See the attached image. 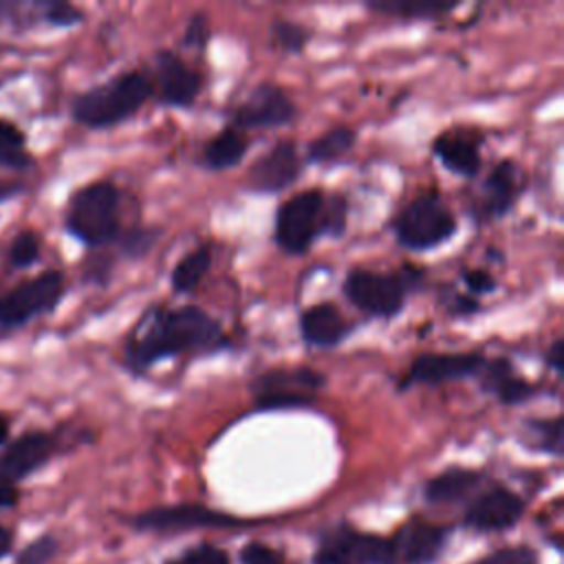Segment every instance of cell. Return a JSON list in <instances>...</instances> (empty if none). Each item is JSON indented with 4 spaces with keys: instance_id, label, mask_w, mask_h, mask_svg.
<instances>
[{
    "instance_id": "44dd1931",
    "label": "cell",
    "mask_w": 564,
    "mask_h": 564,
    "mask_svg": "<svg viewBox=\"0 0 564 564\" xmlns=\"http://www.w3.org/2000/svg\"><path fill=\"white\" fill-rule=\"evenodd\" d=\"M392 542L394 555L403 557L410 564H427L436 557L445 542V529L427 524L423 520L408 522Z\"/></svg>"
},
{
    "instance_id": "e575fe53",
    "label": "cell",
    "mask_w": 564,
    "mask_h": 564,
    "mask_svg": "<svg viewBox=\"0 0 564 564\" xmlns=\"http://www.w3.org/2000/svg\"><path fill=\"white\" fill-rule=\"evenodd\" d=\"M42 20L55 26H73L82 22V11L66 2H46L42 4Z\"/></svg>"
},
{
    "instance_id": "4dcf8cb0",
    "label": "cell",
    "mask_w": 564,
    "mask_h": 564,
    "mask_svg": "<svg viewBox=\"0 0 564 564\" xmlns=\"http://www.w3.org/2000/svg\"><path fill=\"white\" fill-rule=\"evenodd\" d=\"M59 544L53 535L44 533L37 535L35 540H31L26 546H22L15 555V564H46L55 557Z\"/></svg>"
},
{
    "instance_id": "f35d334b",
    "label": "cell",
    "mask_w": 564,
    "mask_h": 564,
    "mask_svg": "<svg viewBox=\"0 0 564 564\" xmlns=\"http://www.w3.org/2000/svg\"><path fill=\"white\" fill-rule=\"evenodd\" d=\"M240 562L242 564H282L280 555L273 549H269L264 544H258V542H251V544L242 546Z\"/></svg>"
},
{
    "instance_id": "ac0fdd59",
    "label": "cell",
    "mask_w": 564,
    "mask_h": 564,
    "mask_svg": "<svg viewBox=\"0 0 564 564\" xmlns=\"http://www.w3.org/2000/svg\"><path fill=\"white\" fill-rule=\"evenodd\" d=\"M480 143L482 141L476 132L452 128L432 141V152L447 172L463 178H474L482 167Z\"/></svg>"
},
{
    "instance_id": "8d00e7d4",
    "label": "cell",
    "mask_w": 564,
    "mask_h": 564,
    "mask_svg": "<svg viewBox=\"0 0 564 564\" xmlns=\"http://www.w3.org/2000/svg\"><path fill=\"white\" fill-rule=\"evenodd\" d=\"M478 564H538V557L531 549L516 546V549H502L487 557H482Z\"/></svg>"
},
{
    "instance_id": "8fae6325",
    "label": "cell",
    "mask_w": 564,
    "mask_h": 564,
    "mask_svg": "<svg viewBox=\"0 0 564 564\" xmlns=\"http://www.w3.org/2000/svg\"><path fill=\"white\" fill-rule=\"evenodd\" d=\"M482 352H423L419 355L403 379L399 381V390H410L414 386H441L447 381H460L469 377H478L482 364Z\"/></svg>"
},
{
    "instance_id": "60d3db41",
    "label": "cell",
    "mask_w": 564,
    "mask_h": 564,
    "mask_svg": "<svg viewBox=\"0 0 564 564\" xmlns=\"http://www.w3.org/2000/svg\"><path fill=\"white\" fill-rule=\"evenodd\" d=\"M24 134L9 121L0 119V145H11V148H22Z\"/></svg>"
},
{
    "instance_id": "7bdbcfd3",
    "label": "cell",
    "mask_w": 564,
    "mask_h": 564,
    "mask_svg": "<svg viewBox=\"0 0 564 564\" xmlns=\"http://www.w3.org/2000/svg\"><path fill=\"white\" fill-rule=\"evenodd\" d=\"M13 540H15L13 531L9 527L0 524V560H4L7 555L13 553Z\"/></svg>"
},
{
    "instance_id": "d4e9b609",
    "label": "cell",
    "mask_w": 564,
    "mask_h": 564,
    "mask_svg": "<svg viewBox=\"0 0 564 564\" xmlns=\"http://www.w3.org/2000/svg\"><path fill=\"white\" fill-rule=\"evenodd\" d=\"M209 267H212V249L207 245H200L187 251L170 273L172 291L178 295L192 293L200 284V280L207 275Z\"/></svg>"
},
{
    "instance_id": "ee69618b",
    "label": "cell",
    "mask_w": 564,
    "mask_h": 564,
    "mask_svg": "<svg viewBox=\"0 0 564 564\" xmlns=\"http://www.w3.org/2000/svg\"><path fill=\"white\" fill-rule=\"evenodd\" d=\"M7 436H9V421L0 414V445L7 441Z\"/></svg>"
},
{
    "instance_id": "2e32d148",
    "label": "cell",
    "mask_w": 564,
    "mask_h": 564,
    "mask_svg": "<svg viewBox=\"0 0 564 564\" xmlns=\"http://www.w3.org/2000/svg\"><path fill=\"white\" fill-rule=\"evenodd\" d=\"M522 513L524 502L518 494L505 487H491L467 507L465 524L476 531H502L513 527Z\"/></svg>"
},
{
    "instance_id": "7c38bea8",
    "label": "cell",
    "mask_w": 564,
    "mask_h": 564,
    "mask_svg": "<svg viewBox=\"0 0 564 564\" xmlns=\"http://www.w3.org/2000/svg\"><path fill=\"white\" fill-rule=\"evenodd\" d=\"M150 82L159 101L170 108H189L203 90L200 73L174 51H159L154 55V75Z\"/></svg>"
},
{
    "instance_id": "4fadbf2b",
    "label": "cell",
    "mask_w": 564,
    "mask_h": 564,
    "mask_svg": "<svg viewBox=\"0 0 564 564\" xmlns=\"http://www.w3.org/2000/svg\"><path fill=\"white\" fill-rule=\"evenodd\" d=\"M304 161L293 141H278L247 170V187L256 194H280L302 174Z\"/></svg>"
},
{
    "instance_id": "f1b7e54d",
    "label": "cell",
    "mask_w": 564,
    "mask_h": 564,
    "mask_svg": "<svg viewBox=\"0 0 564 564\" xmlns=\"http://www.w3.org/2000/svg\"><path fill=\"white\" fill-rule=\"evenodd\" d=\"M271 40L278 46V51H282L286 55H300L306 48V44L311 40V33H308L306 26H302L293 20L278 18L271 24Z\"/></svg>"
},
{
    "instance_id": "5b68a950",
    "label": "cell",
    "mask_w": 564,
    "mask_h": 564,
    "mask_svg": "<svg viewBox=\"0 0 564 564\" xmlns=\"http://www.w3.org/2000/svg\"><path fill=\"white\" fill-rule=\"evenodd\" d=\"M390 227L403 249L430 251L456 234V216L438 194L425 192L408 200Z\"/></svg>"
},
{
    "instance_id": "8992f818",
    "label": "cell",
    "mask_w": 564,
    "mask_h": 564,
    "mask_svg": "<svg viewBox=\"0 0 564 564\" xmlns=\"http://www.w3.org/2000/svg\"><path fill=\"white\" fill-rule=\"evenodd\" d=\"M324 386L326 377L319 370L308 366H293L260 372L251 381L249 390L253 394V408L258 412H278L311 408Z\"/></svg>"
},
{
    "instance_id": "ba28073f",
    "label": "cell",
    "mask_w": 564,
    "mask_h": 564,
    "mask_svg": "<svg viewBox=\"0 0 564 564\" xmlns=\"http://www.w3.org/2000/svg\"><path fill=\"white\" fill-rule=\"evenodd\" d=\"M394 549L390 540L361 533L348 524H339L322 535L315 551V564H390Z\"/></svg>"
},
{
    "instance_id": "52a82bcc",
    "label": "cell",
    "mask_w": 564,
    "mask_h": 564,
    "mask_svg": "<svg viewBox=\"0 0 564 564\" xmlns=\"http://www.w3.org/2000/svg\"><path fill=\"white\" fill-rule=\"evenodd\" d=\"M324 205L326 194L317 187L286 198L275 212L273 240L278 249L289 256L306 253L315 238L324 236Z\"/></svg>"
},
{
    "instance_id": "6da1fadb",
    "label": "cell",
    "mask_w": 564,
    "mask_h": 564,
    "mask_svg": "<svg viewBox=\"0 0 564 564\" xmlns=\"http://www.w3.org/2000/svg\"><path fill=\"white\" fill-rule=\"evenodd\" d=\"M229 346L223 324L196 304L181 306H150L130 330L123 359L132 372H145L148 368L178 357L216 352Z\"/></svg>"
},
{
    "instance_id": "e0dca14e",
    "label": "cell",
    "mask_w": 564,
    "mask_h": 564,
    "mask_svg": "<svg viewBox=\"0 0 564 564\" xmlns=\"http://www.w3.org/2000/svg\"><path fill=\"white\" fill-rule=\"evenodd\" d=\"M520 192H522V174L516 161L511 159L498 161L487 174V178L482 181L478 214L482 218H494V220L507 216L516 205Z\"/></svg>"
},
{
    "instance_id": "b9f144b4",
    "label": "cell",
    "mask_w": 564,
    "mask_h": 564,
    "mask_svg": "<svg viewBox=\"0 0 564 564\" xmlns=\"http://www.w3.org/2000/svg\"><path fill=\"white\" fill-rule=\"evenodd\" d=\"M18 502V489L15 485L0 478V509H9Z\"/></svg>"
},
{
    "instance_id": "ffe728a7",
    "label": "cell",
    "mask_w": 564,
    "mask_h": 564,
    "mask_svg": "<svg viewBox=\"0 0 564 564\" xmlns=\"http://www.w3.org/2000/svg\"><path fill=\"white\" fill-rule=\"evenodd\" d=\"M350 322L333 302H319L302 311L300 337L313 348H335L350 335Z\"/></svg>"
},
{
    "instance_id": "cb8c5ba5",
    "label": "cell",
    "mask_w": 564,
    "mask_h": 564,
    "mask_svg": "<svg viewBox=\"0 0 564 564\" xmlns=\"http://www.w3.org/2000/svg\"><path fill=\"white\" fill-rule=\"evenodd\" d=\"M366 7L375 13L401 20H438L454 11L458 2L438 0H372Z\"/></svg>"
},
{
    "instance_id": "74e56055",
    "label": "cell",
    "mask_w": 564,
    "mask_h": 564,
    "mask_svg": "<svg viewBox=\"0 0 564 564\" xmlns=\"http://www.w3.org/2000/svg\"><path fill=\"white\" fill-rule=\"evenodd\" d=\"M463 282L469 289V293L476 295V297L485 295V293H491L498 286L496 278L487 269H465L463 271Z\"/></svg>"
},
{
    "instance_id": "d6a6232c",
    "label": "cell",
    "mask_w": 564,
    "mask_h": 564,
    "mask_svg": "<svg viewBox=\"0 0 564 564\" xmlns=\"http://www.w3.org/2000/svg\"><path fill=\"white\" fill-rule=\"evenodd\" d=\"M159 238V231L156 229H143V227H134V229H128L123 236H121V249L126 256L130 258H141L145 256L154 240Z\"/></svg>"
},
{
    "instance_id": "836d02e7",
    "label": "cell",
    "mask_w": 564,
    "mask_h": 564,
    "mask_svg": "<svg viewBox=\"0 0 564 564\" xmlns=\"http://www.w3.org/2000/svg\"><path fill=\"white\" fill-rule=\"evenodd\" d=\"M167 564H229L227 555L209 544H198L194 549H187L181 557L170 560Z\"/></svg>"
},
{
    "instance_id": "4316f807",
    "label": "cell",
    "mask_w": 564,
    "mask_h": 564,
    "mask_svg": "<svg viewBox=\"0 0 564 564\" xmlns=\"http://www.w3.org/2000/svg\"><path fill=\"white\" fill-rule=\"evenodd\" d=\"M524 438L529 447L560 456L562 454V416L553 419H527Z\"/></svg>"
},
{
    "instance_id": "7402d4cb",
    "label": "cell",
    "mask_w": 564,
    "mask_h": 564,
    "mask_svg": "<svg viewBox=\"0 0 564 564\" xmlns=\"http://www.w3.org/2000/svg\"><path fill=\"white\" fill-rule=\"evenodd\" d=\"M249 150V137L234 128L225 126L220 132H216L200 150V165L212 172H223L229 167H236Z\"/></svg>"
},
{
    "instance_id": "30bf717a",
    "label": "cell",
    "mask_w": 564,
    "mask_h": 564,
    "mask_svg": "<svg viewBox=\"0 0 564 564\" xmlns=\"http://www.w3.org/2000/svg\"><path fill=\"white\" fill-rule=\"evenodd\" d=\"M64 291V275L59 271H44L0 300V326H18L31 317L51 311Z\"/></svg>"
},
{
    "instance_id": "d6986e66",
    "label": "cell",
    "mask_w": 564,
    "mask_h": 564,
    "mask_svg": "<svg viewBox=\"0 0 564 564\" xmlns=\"http://www.w3.org/2000/svg\"><path fill=\"white\" fill-rule=\"evenodd\" d=\"M478 383L482 392L496 397L505 405H520L529 401L538 390L533 381L518 375L516 366L507 357L485 359L478 372Z\"/></svg>"
},
{
    "instance_id": "603a6c76",
    "label": "cell",
    "mask_w": 564,
    "mask_h": 564,
    "mask_svg": "<svg viewBox=\"0 0 564 564\" xmlns=\"http://www.w3.org/2000/svg\"><path fill=\"white\" fill-rule=\"evenodd\" d=\"M480 482V474L465 467H449L427 480L423 494L432 505H452L471 494Z\"/></svg>"
},
{
    "instance_id": "f546056e",
    "label": "cell",
    "mask_w": 564,
    "mask_h": 564,
    "mask_svg": "<svg viewBox=\"0 0 564 564\" xmlns=\"http://www.w3.org/2000/svg\"><path fill=\"white\" fill-rule=\"evenodd\" d=\"M9 262L15 269H24L31 267L37 258H40V240L33 231L24 229L18 236H13V240L9 242Z\"/></svg>"
},
{
    "instance_id": "ab89813d",
    "label": "cell",
    "mask_w": 564,
    "mask_h": 564,
    "mask_svg": "<svg viewBox=\"0 0 564 564\" xmlns=\"http://www.w3.org/2000/svg\"><path fill=\"white\" fill-rule=\"evenodd\" d=\"M546 366L555 372V375H562L564 372V339L562 337H555L553 344L546 348Z\"/></svg>"
},
{
    "instance_id": "9a60e30c",
    "label": "cell",
    "mask_w": 564,
    "mask_h": 564,
    "mask_svg": "<svg viewBox=\"0 0 564 564\" xmlns=\"http://www.w3.org/2000/svg\"><path fill=\"white\" fill-rule=\"evenodd\" d=\"M55 452V438L46 432H24L0 454V478L18 482L42 469Z\"/></svg>"
},
{
    "instance_id": "9c48e42d",
    "label": "cell",
    "mask_w": 564,
    "mask_h": 564,
    "mask_svg": "<svg viewBox=\"0 0 564 564\" xmlns=\"http://www.w3.org/2000/svg\"><path fill=\"white\" fill-rule=\"evenodd\" d=\"M297 117V106L289 93L271 82L256 84L249 95L231 110L229 126L238 130L280 128Z\"/></svg>"
},
{
    "instance_id": "83f0119b",
    "label": "cell",
    "mask_w": 564,
    "mask_h": 564,
    "mask_svg": "<svg viewBox=\"0 0 564 564\" xmlns=\"http://www.w3.org/2000/svg\"><path fill=\"white\" fill-rule=\"evenodd\" d=\"M31 161L22 148L0 145V196H11L22 187V174Z\"/></svg>"
},
{
    "instance_id": "484cf974",
    "label": "cell",
    "mask_w": 564,
    "mask_h": 564,
    "mask_svg": "<svg viewBox=\"0 0 564 564\" xmlns=\"http://www.w3.org/2000/svg\"><path fill=\"white\" fill-rule=\"evenodd\" d=\"M355 139H357V132L350 126H333L308 143L306 161L319 163V165L335 163L352 150Z\"/></svg>"
},
{
    "instance_id": "3957f363",
    "label": "cell",
    "mask_w": 564,
    "mask_h": 564,
    "mask_svg": "<svg viewBox=\"0 0 564 564\" xmlns=\"http://www.w3.org/2000/svg\"><path fill=\"white\" fill-rule=\"evenodd\" d=\"M423 284V271L405 264L399 271L350 269L341 282L346 300L368 317L390 319L403 311L408 295Z\"/></svg>"
},
{
    "instance_id": "7a4b0ae2",
    "label": "cell",
    "mask_w": 564,
    "mask_h": 564,
    "mask_svg": "<svg viewBox=\"0 0 564 564\" xmlns=\"http://www.w3.org/2000/svg\"><path fill=\"white\" fill-rule=\"evenodd\" d=\"M152 95L154 90L148 73L126 70L77 95L73 101V117L86 128H112L137 115Z\"/></svg>"
},
{
    "instance_id": "d590c367",
    "label": "cell",
    "mask_w": 564,
    "mask_h": 564,
    "mask_svg": "<svg viewBox=\"0 0 564 564\" xmlns=\"http://www.w3.org/2000/svg\"><path fill=\"white\" fill-rule=\"evenodd\" d=\"M209 42V22L205 13H194L187 20L185 33H183V44L189 48H203Z\"/></svg>"
},
{
    "instance_id": "5bb4252c",
    "label": "cell",
    "mask_w": 564,
    "mask_h": 564,
    "mask_svg": "<svg viewBox=\"0 0 564 564\" xmlns=\"http://www.w3.org/2000/svg\"><path fill=\"white\" fill-rule=\"evenodd\" d=\"M132 524L141 531H185V529H200V527H238V524H245V520L203 507V505L183 502V505L148 509L134 516Z\"/></svg>"
},
{
    "instance_id": "277c9868",
    "label": "cell",
    "mask_w": 564,
    "mask_h": 564,
    "mask_svg": "<svg viewBox=\"0 0 564 564\" xmlns=\"http://www.w3.org/2000/svg\"><path fill=\"white\" fill-rule=\"evenodd\" d=\"M66 229L88 247H101L121 236V192L110 181L77 189L66 212Z\"/></svg>"
},
{
    "instance_id": "1f68e13d",
    "label": "cell",
    "mask_w": 564,
    "mask_h": 564,
    "mask_svg": "<svg viewBox=\"0 0 564 564\" xmlns=\"http://www.w3.org/2000/svg\"><path fill=\"white\" fill-rule=\"evenodd\" d=\"M346 220H348V203L344 196L333 194L326 196V205H324V236H341L346 229Z\"/></svg>"
}]
</instances>
